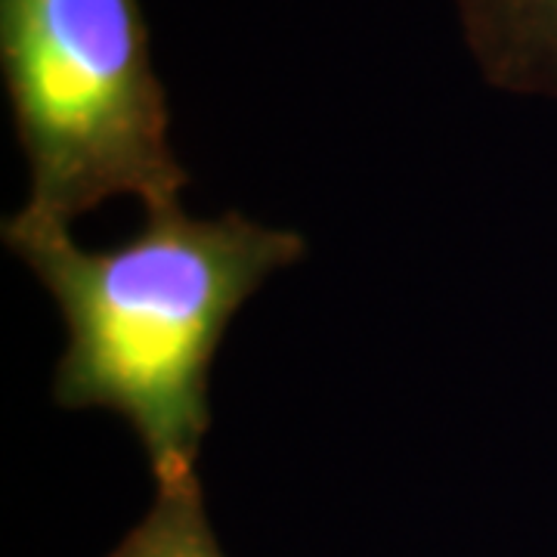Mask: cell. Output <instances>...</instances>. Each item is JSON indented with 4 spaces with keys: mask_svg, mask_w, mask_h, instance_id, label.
<instances>
[{
    "mask_svg": "<svg viewBox=\"0 0 557 557\" xmlns=\"http://www.w3.org/2000/svg\"><path fill=\"white\" fill-rule=\"evenodd\" d=\"M465 38L496 87L557 102V0H456Z\"/></svg>",
    "mask_w": 557,
    "mask_h": 557,
    "instance_id": "cell-3",
    "label": "cell"
},
{
    "mask_svg": "<svg viewBox=\"0 0 557 557\" xmlns=\"http://www.w3.org/2000/svg\"><path fill=\"white\" fill-rule=\"evenodd\" d=\"M0 69L32 171L22 218L69 226L121 196L177 208L189 174L139 0H0Z\"/></svg>",
    "mask_w": 557,
    "mask_h": 557,
    "instance_id": "cell-2",
    "label": "cell"
},
{
    "mask_svg": "<svg viewBox=\"0 0 557 557\" xmlns=\"http://www.w3.org/2000/svg\"><path fill=\"white\" fill-rule=\"evenodd\" d=\"M109 557H226L205 511L199 478L161 480L149 515Z\"/></svg>",
    "mask_w": 557,
    "mask_h": 557,
    "instance_id": "cell-4",
    "label": "cell"
},
{
    "mask_svg": "<svg viewBox=\"0 0 557 557\" xmlns=\"http://www.w3.org/2000/svg\"><path fill=\"white\" fill-rule=\"evenodd\" d=\"M3 242L53 295L65 354L53 381L62 409H112L146 449L156 480L196 474L211 428V366L242 304L304 258V239L245 214H146L106 251H84L62 223L22 214Z\"/></svg>",
    "mask_w": 557,
    "mask_h": 557,
    "instance_id": "cell-1",
    "label": "cell"
}]
</instances>
